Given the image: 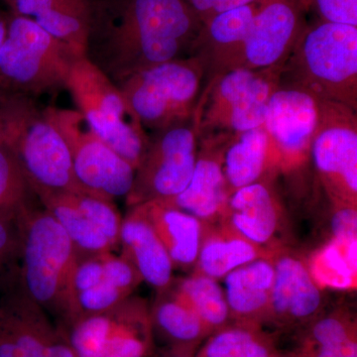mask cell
<instances>
[{
    "label": "cell",
    "mask_w": 357,
    "mask_h": 357,
    "mask_svg": "<svg viewBox=\"0 0 357 357\" xmlns=\"http://www.w3.org/2000/svg\"><path fill=\"white\" fill-rule=\"evenodd\" d=\"M203 23L183 0H89L84 57L115 84L190 57Z\"/></svg>",
    "instance_id": "1"
},
{
    "label": "cell",
    "mask_w": 357,
    "mask_h": 357,
    "mask_svg": "<svg viewBox=\"0 0 357 357\" xmlns=\"http://www.w3.org/2000/svg\"><path fill=\"white\" fill-rule=\"evenodd\" d=\"M20 222L22 252L18 285L66 330L81 317L74 285L75 249L64 229L44 208H25Z\"/></svg>",
    "instance_id": "2"
},
{
    "label": "cell",
    "mask_w": 357,
    "mask_h": 357,
    "mask_svg": "<svg viewBox=\"0 0 357 357\" xmlns=\"http://www.w3.org/2000/svg\"><path fill=\"white\" fill-rule=\"evenodd\" d=\"M280 84L357 112V26L307 22L282 67Z\"/></svg>",
    "instance_id": "3"
},
{
    "label": "cell",
    "mask_w": 357,
    "mask_h": 357,
    "mask_svg": "<svg viewBox=\"0 0 357 357\" xmlns=\"http://www.w3.org/2000/svg\"><path fill=\"white\" fill-rule=\"evenodd\" d=\"M1 98L7 145L20 159L37 198L61 192L91 195L77 180L64 138L43 112L23 98Z\"/></svg>",
    "instance_id": "4"
},
{
    "label": "cell",
    "mask_w": 357,
    "mask_h": 357,
    "mask_svg": "<svg viewBox=\"0 0 357 357\" xmlns=\"http://www.w3.org/2000/svg\"><path fill=\"white\" fill-rule=\"evenodd\" d=\"M84 56L25 16H9L0 49V82L18 93L42 95L67 88L70 70Z\"/></svg>",
    "instance_id": "5"
},
{
    "label": "cell",
    "mask_w": 357,
    "mask_h": 357,
    "mask_svg": "<svg viewBox=\"0 0 357 357\" xmlns=\"http://www.w3.org/2000/svg\"><path fill=\"white\" fill-rule=\"evenodd\" d=\"M196 57L153 66L116 84L144 130L152 132L194 116L204 84Z\"/></svg>",
    "instance_id": "6"
},
{
    "label": "cell",
    "mask_w": 357,
    "mask_h": 357,
    "mask_svg": "<svg viewBox=\"0 0 357 357\" xmlns=\"http://www.w3.org/2000/svg\"><path fill=\"white\" fill-rule=\"evenodd\" d=\"M67 89L77 110L98 137L135 170L146 150L149 136L119 86L82 57L70 70Z\"/></svg>",
    "instance_id": "7"
},
{
    "label": "cell",
    "mask_w": 357,
    "mask_h": 357,
    "mask_svg": "<svg viewBox=\"0 0 357 357\" xmlns=\"http://www.w3.org/2000/svg\"><path fill=\"white\" fill-rule=\"evenodd\" d=\"M282 67L232 70L211 79L204 86L194 112L199 137L239 134L263 126L268 102L280 83Z\"/></svg>",
    "instance_id": "8"
},
{
    "label": "cell",
    "mask_w": 357,
    "mask_h": 357,
    "mask_svg": "<svg viewBox=\"0 0 357 357\" xmlns=\"http://www.w3.org/2000/svg\"><path fill=\"white\" fill-rule=\"evenodd\" d=\"M199 136L194 116L149 136L146 150L135 169L126 195L129 208L152 201H166L182 192L191 181Z\"/></svg>",
    "instance_id": "9"
},
{
    "label": "cell",
    "mask_w": 357,
    "mask_h": 357,
    "mask_svg": "<svg viewBox=\"0 0 357 357\" xmlns=\"http://www.w3.org/2000/svg\"><path fill=\"white\" fill-rule=\"evenodd\" d=\"M317 100L311 159L333 204L357 206V112Z\"/></svg>",
    "instance_id": "10"
},
{
    "label": "cell",
    "mask_w": 357,
    "mask_h": 357,
    "mask_svg": "<svg viewBox=\"0 0 357 357\" xmlns=\"http://www.w3.org/2000/svg\"><path fill=\"white\" fill-rule=\"evenodd\" d=\"M43 114L64 138L77 180L89 194L112 202L126 197L135 170L98 137L84 114L53 107Z\"/></svg>",
    "instance_id": "11"
},
{
    "label": "cell",
    "mask_w": 357,
    "mask_h": 357,
    "mask_svg": "<svg viewBox=\"0 0 357 357\" xmlns=\"http://www.w3.org/2000/svg\"><path fill=\"white\" fill-rule=\"evenodd\" d=\"M316 122V98L307 91L279 83L268 102L263 124L269 143L270 169L274 176L306 165L311 159Z\"/></svg>",
    "instance_id": "12"
},
{
    "label": "cell",
    "mask_w": 357,
    "mask_h": 357,
    "mask_svg": "<svg viewBox=\"0 0 357 357\" xmlns=\"http://www.w3.org/2000/svg\"><path fill=\"white\" fill-rule=\"evenodd\" d=\"M0 357H77L65 331L17 281L0 299Z\"/></svg>",
    "instance_id": "13"
},
{
    "label": "cell",
    "mask_w": 357,
    "mask_h": 357,
    "mask_svg": "<svg viewBox=\"0 0 357 357\" xmlns=\"http://www.w3.org/2000/svg\"><path fill=\"white\" fill-rule=\"evenodd\" d=\"M304 0H260L238 69L282 67L307 24Z\"/></svg>",
    "instance_id": "14"
},
{
    "label": "cell",
    "mask_w": 357,
    "mask_h": 357,
    "mask_svg": "<svg viewBox=\"0 0 357 357\" xmlns=\"http://www.w3.org/2000/svg\"><path fill=\"white\" fill-rule=\"evenodd\" d=\"M236 134L199 136L196 166L185 189L163 203L194 215L204 223L218 222L230 197L223 173L225 150Z\"/></svg>",
    "instance_id": "15"
},
{
    "label": "cell",
    "mask_w": 357,
    "mask_h": 357,
    "mask_svg": "<svg viewBox=\"0 0 357 357\" xmlns=\"http://www.w3.org/2000/svg\"><path fill=\"white\" fill-rule=\"evenodd\" d=\"M259 1L218 14L202 26L190 56L198 59L203 67V88L215 77L238 69Z\"/></svg>",
    "instance_id": "16"
},
{
    "label": "cell",
    "mask_w": 357,
    "mask_h": 357,
    "mask_svg": "<svg viewBox=\"0 0 357 357\" xmlns=\"http://www.w3.org/2000/svg\"><path fill=\"white\" fill-rule=\"evenodd\" d=\"M271 181L266 178L232 192L220 220L251 243L265 249L274 243L282 222L280 199Z\"/></svg>",
    "instance_id": "17"
},
{
    "label": "cell",
    "mask_w": 357,
    "mask_h": 357,
    "mask_svg": "<svg viewBox=\"0 0 357 357\" xmlns=\"http://www.w3.org/2000/svg\"><path fill=\"white\" fill-rule=\"evenodd\" d=\"M275 278L269 318L279 323L307 321L318 312L321 304L319 287L309 267L297 256L274 251Z\"/></svg>",
    "instance_id": "18"
},
{
    "label": "cell",
    "mask_w": 357,
    "mask_h": 357,
    "mask_svg": "<svg viewBox=\"0 0 357 357\" xmlns=\"http://www.w3.org/2000/svg\"><path fill=\"white\" fill-rule=\"evenodd\" d=\"M129 208L119 234L121 255L136 268L143 281L162 292L173 281L172 260L146 218L135 206Z\"/></svg>",
    "instance_id": "19"
},
{
    "label": "cell",
    "mask_w": 357,
    "mask_h": 357,
    "mask_svg": "<svg viewBox=\"0 0 357 357\" xmlns=\"http://www.w3.org/2000/svg\"><path fill=\"white\" fill-rule=\"evenodd\" d=\"M272 256L246 263L225 277V299L236 323L259 326L269 318L275 278Z\"/></svg>",
    "instance_id": "20"
},
{
    "label": "cell",
    "mask_w": 357,
    "mask_h": 357,
    "mask_svg": "<svg viewBox=\"0 0 357 357\" xmlns=\"http://www.w3.org/2000/svg\"><path fill=\"white\" fill-rule=\"evenodd\" d=\"M156 232L174 267H191L196 264L204 223L199 218L161 201L135 206Z\"/></svg>",
    "instance_id": "21"
},
{
    "label": "cell",
    "mask_w": 357,
    "mask_h": 357,
    "mask_svg": "<svg viewBox=\"0 0 357 357\" xmlns=\"http://www.w3.org/2000/svg\"><path fill=\"white\" fill-rule=\"evenodd\" d=\"M273 253L251 243L220 220L204 223L195 273L218 280L246 263L271 257Z\"/></svg>",
    "instance_id": "22"
},
{
    "label": "cell",
    "mask_w": 357,
    "mask_h": 357,
    "mask_svg": "<svg viewBox=\"0 0 357 357\" xmlns=\"http://www.w3.org/2000/svg\"><path fill=\"white\" fill-rule=\"evenodd\" d=\"M11 14L31 18L54 37L84 55L89 0H13Z\"/></svg>",
    "instance_id": "23"
},
{
    "label": "cell",
    "mask_w": 357,
    "mask_h": 357,
    "mask_svg": "<svg viewBox=\"0 0 357 357\" xmlns=\"http://www.w3.org/2000/svg\"><path fill=\"white\" fill-rule=\"evenodd\" d=\"M223 173L230 194L274 178L270 169L268 136L263 126L234 136L225 150Z\"/></svg>",
    "instance_id": "24"
},
{
    "label": "cell",
    "mask_w": 357,
    "mask_h": 357,
    "mask_svg": "<svg viewBox=\"0 0 357 357\" xmlns=\"http://www.w3.org/2000/svg\"><path fill=\"white\" fill-rule=\"evenodd\" d=\"M38 199L45 210L64 229L75 249L77 260L112 252L114 248L109 239L77 208L73 192L44 195Z\"/></svg>",
    "instance_id": "25"
},
{
    "label": "cell",
    "mask_w": 357,
    "mask_h": 357,
    "mask_svg": "<svg viewBox=\"0 0 357 357\" xmlns=\"http://www.w3.org/2000/svg\"><path fill=\"white\" fill-rule=\"evenodd\" d=\"M168 289L199 317L211 335L227 326L230 319L229 306L225 292L215 279L194 272L182 280H173Z\"/></svg>",
    "instance_id": "26"
},
{
    "label": "cell",
    "mask_w": 357,
    "mask_h": 357,
    "mask_svg": "<svg viewBox=\"0 0 357 357\" xmlns=\"http://www.w3.org/2000/svg\"><path fill=\"white\" fill-rule=\"evenodd\" d=\"M307 267L319 287L356 288L357 236H333L330 243L312 255Z\"/></svg>",
    "instance_id": "27"
},
{
    "label": "cell",
    "mask_w": 357,
    "mask_h": 357,
    "mask_svg": "<svg viewBox=\"0 0 357 357\" xmlns=\"http://www.w3.org/2000/svg\"><path fill=\"white\" fill-rule=\"evenodd\" d=\"M150 316L153 332L157 331L171 347L197 345L211 335L199 317L168 288L158 293Z\"/></svg>",
    "instance_id": "28"
},
{
    "label": "cell",
    "mask_w": 357,
    "mask_h": 357,
    "mask_svg": "<svg viewBox=\"0 0 357 357\" xmlns=\"http://www.w3.org/2000/svg\"><path fill=\"white\" fill-rule=\"evenodd\" d=\"M153 351V328L147 303L126 300V312L102 357H147Z\"/></svg>",
    "instance_id": "29"
},
{
    "label": "cell",
    "mask_w": 357,
    "mask_h": 357,
    "mask_svg": "<svg viewBox=\"0 0 357 357\" xmlns=\"http://www.w3.org/2000/svg\"><path fill=\"white\" fill-rule=\"evenodd\" d=\"M274 354L273 340L259 326L236 323L211 333L195 357H270Z\"/></svg>",
    "instance_id": "30"
},
{
    "label": "cell",
    "mask_w": 357,
    "mask_h": 357,
    "mask_svg": "<svg viewBox=\"0 0 357 357\" xmlns=\"http://www.w3.org/2000/svg\"><path fill=\"white\" fill-rule=\"evenodd\" d=\"M34 197L15 152L7 144L0 145V213L18 215L33 206Z\"/></svg>",
    "instance_id": "31"
},
{
    "label": "cell",
    "mask_w": 357,
    "mask_h": 357,
    "mask_svg": "<svg viewBox=\"0 0 357 357\" xmlns=\"http://www.w3.org/2000/svg\"><path fill=\"white\" fill-rule=\"evenodd\" d=\"M79 211L109 239L112 245L119 244L122 218L114 202L86 194H73Z\"/></svg>",
    "instance_id": "32"
},
{
    "label": "cell",
    "mask_w": 357,
    "mask_h": 357,
    "mask_svg": "<svg viewBox=\"0 0 357 357\" xmlns=\"http://www.w3.org/2000/svg\"><path fill=\"white\" fill-rule=\"evenodd\" d=\"M20 213L18 215L0 213V282L7 274H14L18 278V273L13 268H20L22 252Z\"/></svg>",
    "instance_id": "33"
},
{
    "label": "cell",
    "mask_w": 357,
    "mask_h": 357,
    "mask_svg": "<svg viewBox=\"0 0 357 357\" xmlns=\"http://www.w3.org/2000/svg\"><path fill=\"white\" fill-rule=\"evenodd\" d=\"M131 295L132 293L128 291L115 287L102 281L98 285L77 293V303L81 317L109 311Z\"/></svg>",
    "instance_id": "34"
},
{
    "label": "cell",
    "mask_w": 357,
    "mask_h": 357,
    "mask_svg": "<svg viewBox=\"0 0 357 357\" xmlns=\"http://www.w3.org/2000/svg\"><path fill=\"white\" fill-rule=\"evenodd\" d=\"M354 337H357L356 323L342 314H331L314 324L306 347L337 344Z\"/></svg>",
    "instance_id": "35"
},
{
    "label": "cell",
    "mask_w": 357,
    "mask_h": 357,
    "mask_svg": "<svg viewBox=\"0 0 357 357\" xmlns=\"http://www.w3.org/2000/svg\"><path fill=\"white\" fill-rule=\"evenodd\" d=\"M103 260V282L133 293L143 281L136 268L124 256L105 253Z\"/></svg>",
    "instance_id": "36"
},
{
    "label": "cell",
    "mask_w": 357,
    "mask_h": 357,
    "mask_svg": "<svg viewBox=\"0 0 357 357\" xmlns=\"http://www.w3.org/2000/svg\"><path fill=\"white\" fill-rule=\"evenodd\" d=\"M318 20L357 26V0H304Z\"/></svg>",
    "instance_id": "37"
},
{
    "label": "cell",
    "mask_w": 357,
    "mask_h": 357,
    "mask_svg": "<svg viewBox=\"0 0 357 357\" xmlns=\"http://www.w3.org/2000/svg\"><path fill=\"white\" fill-rule=\"evenodd\" d=\"M103 255L91 256L77 260L74 285L77 293L98 285L103 281Z\"/></svg>",
    "instance_id": "38"
},
{
    "label": "cell",
    "mask_w": 357,
    "mask_h": 357,
    "mask_svg": "<svg viewBox=\"0 0 357 357\" xmlns=\"http://www.w3.org/2000/svg\"><path fill=\"white\" fill-rule=\"evenodd\" d=\"M183 1L191 7L192 10L204 24L218 14L252 3L257 0H183Z\"/></svg>",
    "instance_id": "39"
},
{
    "label": "cell",
    "mask_w": 357,
    "mask_h": 357,
    "mask_svg": "<svg viewBox=\"0 0 357 357\" xmlns=\"http://www.w3.org/2000/svg\"><path fill=\"white\" fill-rule=\"evenodd\" d=\"M333 206L335 208L332 220L333 237L356 236L357 234L356 206L340 203L333 204Z\"/></svg>",
    "instance_id": "40"
},
{
    "label": "cell",
    "mask_w": 357,
    "mask_h": 357,
    "mask_svg": "<svg viewBox=\"0 0 357 357\" xmlns=\"http://www.w3.org/2000/svg\"><path fill=\"white\" fill-rule=\"evenodd\" d=\"M306 357H357V337L337 344L305 347Z\"/></svg>",
    "instance_id": "41"
},
{
    "label": "cell",
    "mask_w": 357,
    "mask_h": 357,
    "mask_svg": "<svg viewBox=\"0 0 357 357\" xmlns=\"http://www.w3.org/2000/svg\"><path fill=\"white\" fill-rule=\"evenodd\" d=\"M197 345H175L163 357H195Z\"/></svg>",
    "instance_id": "42"
},
{
    "label": "cell",
    "mask_w": 357,
    "mask_h": 357,
    "mask_svg": "<svg viewBox=\"0 0 357 357\" xmlns=\"http://www.w3.org/2000/svg\"><path fill=\"white\" fill-rule=\"evenodd\" d=\"M7 138L8 136H7L6 117L2 109L1 100H0V145L7 144Z\"/></svg>",
    "instance_id": "43"
},
{
    "label": "cell",
    "mask_w": 357,
    "mask_h": 357,
    "mask_svg": "<svg viewBox=\"0 0 357 357\" xmlns=\"http://www.w3.org/2000/svg\"><path fill=\"white\" fill-rule=\"evenodd\" d=\"M9 16L0 13V49L6 38L7 28H8Z\"/></svg>",
    "instance_id": "44"
},
{
    "label": "cell",
    "mask_w": 357,
    "mask_h": 357,
    "mask_svg": "<svg viewBox=\"0 0 357 357\" xmlns=\"http://www.w3.org/2000/svg\"><path fill=\"white\" fill-rule=\"evenodd\" d=\"M4 2H6V3L7 4V6H8L9 7H10L11 6H13V0H3Z\"/></svg>",
    "instance_id": "45"
},
{
    "label": "cell",
    "mask_w": 357,
    "mask_h": 357,
    "mask_svg": "<svg viewBox=\"0 0 357 357\" xmlns=\"http://www.w3.org/2000/svg\"><path fill=\"white\" fill-rule=\"evenodd\" d=\"M270 357H282V356H277L276 354H272V356Z\"/></svg>",
    "instance_id": "46"
}]
</instances>
